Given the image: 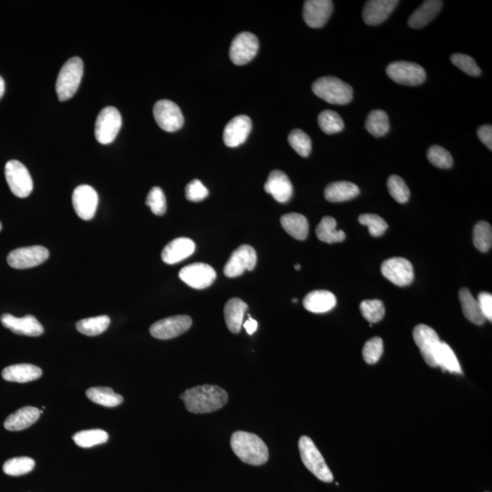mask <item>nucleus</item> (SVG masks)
Returning a JSON list of instances; mask_svg holds the SVG:
<instances>
[{
	"label": "nucleus",
	"instance_id": "obj_1",
	"mask_svg": "<svg viewBox=\"0 0 492 492\" xmlns=\"http://www.w3.org/2000/svg\"><path fill=\"white\" fill-rule=\"evenodd\" d=\"M180 398L189 412L194 414L215 412L228 401L227 391L213 385L194 386L182 393Z\"/></svg>",
	"mask_w": 492,
	"mask_h": 492
},
{
	"label": "nucleus",
	"instance_id": "obj_2",
	"mask_svg": "<svg viewBox=\"0 0 492 492\" xmlns=\"http://www.w3.org/2000/svg\"><path fill=\"white\" fill-rule=\"evenodd\" d=\"M231 447L243 462L252 466H261L269 458L267 446L261 439L246 431L234 432L231 437Z\"/></svg>",
	"mask_w": 492,
	"mask_h": 492
},
{
	"label": "nucleus",
	"instance_id": "obj_3",
	"mask_svg": "<svg viewBox=\"0 0 492 492\" xmlns=\"http://www.w3.org/2000/svg\"><path fill=\"white\" fill-rule=\"evenodd\" d=\"M312 91L330 104L346 105L353 100L352 87L336 77H322L315 80Z\"/></svg>",
	"mask_w": 492,
	"mask_h": 492
},
{
	"label": "nucleus",
	"instance_id": "obj_4",
	"mask_svg": "<svg viewBox=\"0 0 492 492\" xmlns=\"http://www.w3.org/2000/svg\"><path fill=\"white\" fill-rule=\"evenodd\" d=\"M83 76V61L78 57L71 58L61 68L56 82L58 100L68 101L78 91Z\"/></svg>",
	"mask_w": 492,
	"mask_h": 492
},
{
	"label": "nucleus",
	"instance_id": "obj_5",
	"mask_svg": "<svg viewBox=\"0 0 492 492\" xmlns=\"http://www.w3.org/2000/svg\"><path fill=\"white\" fill-rule=\"evenodd\" d=\"M298 448L300 456L306 469L314 474L321 481L330 484L334 481L333 473L328 468L323 456L308 436H302L299 439Z\"/></svg>",
	"mask_w": 492,
	"mask_h": 492
},
{
	"label": "nucleus",
	"instance_id": "obj_6",
	"mask_svg": "<svg viewBox=\"0 0 492 492\" xmlns=\"http://www.w3.org/2000/svg\"><path fill=\"white\" fill-rule=\"evenodd\" d=\"M120 111L114 107H106L99 113L95 123L96 140L101 144H110L115 140L122 128Z\"/></svg>",
	"mask_w": 492,
	"mask_h": 492
},
{
	"label": "nucleus",
	"instance_id": "obj_7",
	"mask_svg": "<svg viewBox=\"0 0 492 492\" xmlns=\"http://www.w3.org/2000/svg\"><path fill=\"white\" fill-rule=\"evenodd\" d=\"M5 176L9 189L15 196L26 198L33 191V181L29 170L23 163L16 160H9L6 164Z\"/></svg>",
	"mask_w": 492,
	"mask_h": 492
},
{
	"label": "nucleus",
	"instance_id": "obj_8",
	"mask_svg": "<svg viewBox=\"0 0 492 492\" xmlns=\"http://www.w3.org/2000/svg\"><path fill=\"white\" fill-rule=\"evenodd\" d=\"M389 78L401 85L422 84L427 78L425 70L420 65L408 61H396L386 67Z\"/></svg>",
	"mask_w": 492,
	"mask_h": 492
},
{
	"label": "nucleus",
	"instance_id": "obj_9",
	"mask_svg": "<svg viewBox=\"0 0 492 492\" xmlns=\"http://www.w3.org/2000/svg\"><path fill=\"white\" fill-rule=\"evenodd\" d=\"M153 116L160 128L168 132L178 131L184 123L180 108L175 102L168 100L156 102L153 107Z\"/></svg>",
	"mask_w": 492,
	"mask_h": 492
},
{
	"label": "nucleus",
	"instance_id": "obj_10",
	"mask_svg": "<svg viewBox=\"0 0 492 492\" xmlns=\"http://www.w3.org/2000/svg\"><path fill=\"white\" fill-rule=\"evenodd\" d=\"M259 49L258 37L251 32H241L232 42L230 47V58L235 65H246L249 63Z\"/></svg>",
	"mask_w": 492,
	"mask_h": 492
},
{
	"label": "nucleus",
	"instance_id": "obj_11",
	"mask_svg": "<svg viewBox=\"0 0 492 492\" xmlns=\"http://www.w3.org/2000/svg\"><path fill=\"white\" fill-rule=\"evenodd\" d=\"M49 258L47 248L42 246L23 247L8 253V264L15 269H29L43 264Z\"/></svg>",
	"mask_w": 492,
	"mask_h": 492
},
{
	"label": "nucleus",
	"instance_id": "obj_12",
	"mask_svg": "<svg viewBox=\"0 0 492 492\" xmlns=\"http://www.w3.org/2000/svg\"><path fill=\"white\" fill-rule=\"evenodd\" d=\"M258 262V255L253 247L243 244L232 253L227 265L225 266V275L227 277H237L244 271H252Z\"/></svg>",
	"mask_w": 492,
	"mask_h": 492
},
{
	"label": "nucleus",
	"instance_id": "obj_13",
	"mask_svg": "<svg viewBox=\"0 0 492 492\" xmlns=\"http://www.w3.org/2000/svg\"><path fill=\"white\" fill-rule=\"evenodd\" d=\"M413 337L426 363L429 367H437L435 355L441 343L437 332L427 324H419L414 328Z\"/></svg>",
	"mask_w": 492,
	"mask_h": 492
},
{
	"label": "nucleus",
	"instance_id": "obj_14",
	"mask_svg": "<svg viewBox=\"0 0 492 492\" xmlns=\"http://www.w3.org/2000/svg\"><path fill=\"white\" fill-rule=\"evenodd\" d=\"M193 320L188 315H175L151 324L150 333L157 339H172L187 332Z\"/></svg>",
	"mask_w": 492,
	"mask_h": 492
},
{
	"label": "nucleus",
	"instance_id": "obj_15",
	"mask_svg": "<svg viewBox=\"0 0 492 492\" xmlns=\"http://www.w3.org/2000/svg\"><path fill=\"white\" fill-rule=\"evenodd\" d=\"M179 277L191 289H204L212 286L216 279V272L211 265L196 263L184 266L179 273Z\"/></svg>",
	"mask_w": 492,
	"mask_h": 492
},
{
	"label": "nucleus",
	"instance_id": "obj_16",
	"mask_svg": "<svg viewBox=\"0 0 492 492\" xmlns=\"http://www.w3.org/2000/svg\"><path fill=\"white\" fill-rule=\"evenodd\" d=\"M381 272L386 279L398 286H407L414 281L413 265L408 260L395 258L386 260Z\"/></svg>",
	"mask_w": 492,
	"mask_h": 492
},
{
	"label": "nucleus",
	"instance_id": "obj_17",
	"mask_svg": "<svg viewBox=\"0 0 492 492\" xmlns=\"http://www.w3.org/2000/svg\"><path fill=\"white\" fill-rule=\"evenodd\" d=\"M99 203V196L94 188L82 184L77 187L72 194V204L77 215L89 221L94 217Z\"/></svg>",
	"mask_w": 492,
	"mask_h": 492
},
{
	"label": "nucleus",
	"instance_id": "obj_18",
	"mask_svg": "<svg viewBox=\"0 0 492 492\" xmlns=\"http://www.w3.org/2000/svg\"><path fill=\"white\" fill-rule=\"evenodd\" d=\"M333 8L330 0H308L303 9L305 23L313 29H320L329 20Z\"/></svg>",
	"mask_w": 492,
	"mask_h": 492
},
{
	"label": "nucleus",
	"instance_id": "obj_19",
	"mask_svg": "<svg viewBox=\"0 0 492 492\" xmlns=\"http://www.w3.org/2000/svg\"><path fill=\"white\" fill-rule=\"evenodd\" d=\"M1 323L16 335L39 336L44 333L42 324L32 315L16 317L11 314H4L1 317Z\"/></svg>",
	"mask_w": 492,
	"mask_h": 492
},
{
	"label": "nucleus",
	"instance_id": "obj_20",
	"mask_svg": "<svg viewBox=\"0 0 492 492\" xmlns=\"http://www.w3.org/2000/svg\"><path fill=\"white\" fill-rule=\"evenodd\" d=\"M252 131V120L246 115H239L232 119L225 126L224 141L228 147L234 148L243 144Z\"/></svg>",
	"mask_w": 492,
	"mask_h": 492
},
{
	"label": "nucleus",
	"instance_id": "obj_21",
	"mask_svg": "<svg viewBox=\"0 0 492 492\" xmlns=\"http://www.w3.org/2000/svg\"><path fill=\"white\" fill-rule=\"evenodd\" d=\"M265 190L279 203L289 202L293 196V185L289 176L279 170H275L269 175Z\"/></svg>",
	"mask_w": 492,
	"mask_h": 492
},
{
	"label": "nucleus",
	"instance_id": "obj_22",
	"mask_svg": "<svg viewBox=\"0 0 492 492\" xmlns=\"http://www.w3.org/2000/svg\"><path fill=\"white\" fill-rule=\"evenodd\" d=\"M398 0H370L363 9V20L370 26H376L386 20L394 11Z\"/></svg>",
	"mask_w": 492,
	"mask_h": 492
},
{
	"label": "nucleus",
	"instance_id": "obj_23",
	"mask_svg": "<svg viewBox=\"0 0 492 492\" xmlns=\"http://www.w3.org/2000/svg\"><path fill=\"white\" fill-rule=\"evenodd\" d=\"M196 251V244L187 237H179L170 242L162 252V259L167 265H175L184 261Z\"/></svg>",
	"mask_w": 492,
	"mask_h": 492
},
{
	"label": "nucleus",
	"instance_id": "obj_24",
	"mask_svg": "<svg viewBox=\"0 0 492 492\" xmlns=\"http://www.w3.org/2000/svg\"><path fill=\"white\" fill-rule=\"evenodd\" d=\"M40 410L35 407H24L9 415L4 427L9 431H20L32 427L39 419Z\"/></svg>",
	"mask_w": 492,
	"mask_h": 492
},
{
	"label": "nucleus",
	"instance_id": "obj_25",
	"mask_svg": "<svg viewBox=\"0 0 492 492\" xmlns=\"http://www.w3.org/2000/svg\"><path fill=\"white\" fill-rule=\"evenodd\" d=\"M303 303L306 310L315 314H323L335 308L336 298L329 291L317 290L306 295Z\"/></svg>",
	"mask_w": 492,
	"mask_h": 492
},
{
	"label": "nucleus",
	"instance_id": "obj_26",
	"mask_svg": "<svg viewBox=\"0 0 492 492\" xmlns=\"http://www.w3.org/2000/svg\"><path fill=\"white\" fill-rule=\"evenodd\" d=\"M42 376V368L32 364L13 365L2 371L3 379L9 382L27 383L39 379Z\"/></svg>",
	"mask_w": 492,
	"mask_h": 492
},
{
	"label": "nucleus",
	"instance_id": "obj_27",
	"mask_svg": "<svg viewBox=\"0 0 492 492\" xmlns=\"http://www.w3.org/2000/svg\"><path fill=\"white\" fill-rule=\"evenodd\" d=\"M442 6H443V2L439 1V0L424 1L422 5L416 9L408 18V26L416 30L425 27L430 21L434 20V18L441 11Z\"/></svg>",
	"mask_w": 492,
	"mask_h": 492
},
{
	"label": "nucleus",
	"instance_id": "obj_28",
	"mask_svg": "<svg viewBox=\"0 0 492 492\" xmlns=\"http://www.w3.org/2000/svg\"><path fill=\"white\" fill-rule=\"evenodd\" d=\"M360 194L358 185L351 182H332L324 189V197L331 203L346 202L358 197Z\"/></svg>",
	"mask_w": 492,
	"mask_h": 492
},
{
	"label": "nucleus",
	"instance_id": "obj_29",
	"mask_svg": "<svg viewBox=\"0 0 492 492\" xmlns=\"http://www.w3.org/2000/svg\"><path fill=\"white\" fill-rule=\"evenodd\" d=\"M247 308H248V305L246 303L239 298H232L225 305L224 309L225 323L232 333L238 334L240 332Z\"/></svg>",
	"mask_w": 492,
	"mask_h": 492
},
{
	"label": "nucleus",
	"instance_id": "obj_30",
	"mask_svg": "<svg viewBox=\"0 0 492 492\" xmlns=\"http://www.w3.org/2000/svg\"><path fill=\"white\" fill-rule=\"evenodd\" d=\"M282 227L284 231L296 240H305L308 238L309 225L308 219L300 213H287L282 216Z\"/></svg>",
	"mask_w": 492,
	"mask_h": 492
},
{
	"label": "nucleus",
	"instance_id": "obj_31",
	"mask_svg": "<svg viewBox=\"0 0 492 492\" xmlns=\"http://www.w3.org/2000/svg\"><path fill=\"white\" fill-rule=\"evenodd\" d=\"M459 297L463 314L467 320L478 326L484 324L486 318L479 308L478 300L474 298L469 290L463 287L460 291Z\"/></svg>",
	"mask_w": 492,
	"mask_h": 492
},
{
	"label": "nucleus",
	"instance_id": "obj_32",
	"mask_svg": "<svg viewBox=\"0 0 492 492\" xmlns=\"http://www.w3.org/2000/svg\"><path fill=\"white\" fill-rule=\"evenodd\" d=\"M337 222L336 219L331 216H324L317 225L315 234L321 242L327 244H335L343 242L346 238L344 231L337 230Z\"/></svg>",
	"mask_w": 492,
	"mask_h": 492
},
{
	"label": "nucleus",
	"instance_id": "obj_33",
	"mask_svg": "<svg viewBox=\"0 0 492 492\" xmlns=\"http://www.w3.org/2000/svg\"><path fill=\"white\" fill-rule=\"evenodd\" d=\"M87 398L94 403L106 408H115L123 403L122 396L117 394L113 389L106 386L92 388L86 391Z\"/></svg>",
	"mask_w": 492,
	"mask_h": 492
},
{
	"label": "nucleus",
	"instance_id": "obj_34",
	"mask_svg": "<svg viewBox=\"0 0 492 492\" xmlns=\"http://www.w3.org/2000/svg\"><path fill=\"white\" fill-rule=\"evenodd\" d=\"M435 360L437 367H441L444 371H448L450 373L462 374L460 362L458 360L456 355H455L453 348L447 343L441 341L437 352H436Z\"/></svg>",
	"mask_w": 492,
	"mask_h": 492
},
{
	"label": "nucleus",
	"instance_id": "obj_35",
	"mask_svg": "<svg viewBox=\"0 0 492 492\" xmlns=\"http://www.w3.org/2000/svg\"><path fill=\"white\" fill-rule=\"evenodd\" d=\"M367 131L375 137H382L389 132L391 125L388 114L381 110L372 111L367 118Z\"/></svg>",
	"mask_w": 492,
	"mask_h": 492
},
{
	"label": "nucleus",
	"instance_id": "obj_36",
	"mask_svg": "<svg viewBox=\"0 0 492 492\" xmlns=\"http://www.w3.org/2000/svg\"><path fill=\"white\" fill-rule=\"evenodd\" d=\"M111 324L110 317L108 315L85 318L80 320L76 324L77 330L83 335L95 336L105 332Z\"/></svg>",
	"mask_w": 492,
	"mask_h": 492
},
{
	"label": "nucleus",
	"instance_id": "obj_37",
	"mask_svg": "<svg viewBox=\"0 0 492 492\" xmlns=\"http://www.w3.org/2000/svg\"><path fill=\"white\" fill-rule=\"evenodd\" d=\"M72 439L79 447L88 448L106 443L109 439V434L102 429H89L76 433Z\"/></svg>",
	"mask_w": 492,
	"mask_h": 492
},
{
	"label": "nucleus",
	"instance_id": "obj_38",
	"mask_svg": "<svg viewBox=\"0 0 492 492\" xmlns=\"http://www.w3.org/2000/svg\"><path fill=\"white\" fill-rule=\"evenodd\" d=\"M35 468V461L29 457H17L6 461L3 472L8 476L27 474Z\"/></svg>",
	"mask_w": 492,
	"mask_h": 492
},
{
	"label": "nucleus",
	"instance_id": "obj_39",
	"mask_svg": "<svg viewBox=\"0 0 492 492\" xmlns=\"http://www.w3.org/2000/svg\"><path fill=\"white\" fill-rule=\"evenodd\" d=\"M318 125L327 134H335L344 130V122L341 116L336 111L327 110L318 115Z\"/></svg>",
	"mask_w": 492,
	"mask_h": 492
},
{
	"label": "nucleus",
	"instance_id": "obj_40",
	"mask_svg": "<svg viewBox=\"0 0 492 492\" xmlns=\"http://www.w3.org/2000/svg\"><path fill=\"white\" fill-rule=\"evenodd\" d=\"M473 244L482 253L488 252L491 248L492 229L488 222L481 221L475 225L473 229Z\"/></svg>",
	"mask_w": 492,
	"mask_h": 492
},
{
	"label": "nucleus",
	"instance_id": "obj_41",
	"mask_svg": "<svg viewBox=\"0 0 492 492\" xmlns=\"http://www.w3.org/2000/svg\"><path fill=\"white\" fill-rule=\"evenodd\" d=\"M360 311L370 324L381 321L386 313L384 303L379 299L365 300L360 304Z\"/></svg>",
	"mask_w": 492,
	"mask_h": 492
},
{
	"label": "nucleus",
	"instance_id": "obj_42",
	"mask_svg": "<svg viewBox=\"0 0 492 492\" xmlns=\"http://www.w3.org/2000/svg\"><path fill=\"white\" fill-rule=\"evenodd\" d=\"M290 146L302 157H308L312 151V141L310 137L301 130L296 129L289 135Z\"/></svg>",
	"mask_w": 492,
	"mask_h": 492
},
{
	"label": "nucleus",
	"instance_id": "obj_43",
	"mask_svg": "<svg viewBox=\"0 0 492 492\" xmlns=\"http://www.w3.org/2000/svg\"><path fill=\"white\" fill-rule=\"evenodd\" d=\"M391 196L399 203H406L410 197V191L406 182L398 175H391L388 180Z\"/></svg>",
	"mask_w": 492,
	"mask_h": 492
},
{
	"label": "nucleus",
	"instance_id": "obj_44",
	"mask_svg": "<svg viewBox=\"0 0 492 492\" xmlns=\"http://www.w3.org/2000/svg\"><path fill=\"white\" fill-rule=\"evenodd\" d=\"M428 159L430 163L441 169H450L453 165L451 154L443 147L433 145L428 151Z\"/></svg>",
	"mask_w": 492,
	"mask_h": 492
},
{
	"label": "nucleus",
	"instance_id": "obj_45",
	"mask_svg": "<svg viewBox=\"0 0 492 492\" xmlns=\"http://www.w3.org/2000/svg\"><path fill=\"white\" fill-rule=\"evenodd\" d=\"M358 221H360L362 225H366V227H368L370 234L372 235L373 237L382 236L389 227L385 220L380 217L379 215H372V213L361 215L360 217H358Z\"/></svg>",
	"mask_w": 492,
	"mask_h": 492
},
{
	"label": "nucleus",
	"instance_id": "obj_46",
	"mask_svg": "<svg viewBox=\"0 0 492 492\" xmlns=\"http://www.w3.org/2000/svg\"><path fill=\"white\" fill-rule=\"evenodd\" d=\"M383 340L380 337H373L368 340L363 348V358L368 365L376 364L383 354Z\"/></svg>",
	"mask_w": 492,
	"mask_h": 492
},
{
	"label": "nucleus",
	"instance_id": "obj_47",
	"mask_svg": "<svg viewBox=\"0 0 492 492\" xmlns=\"http://www.w3.org/2000/svg\"><path fill=\"white\" fill-rule=\"evenodd\" d=\"M450 61L455 66L459 68L460 70L469 76L476 77L481 74V70L479 69L476 61L468 55L455 53L451 56Z\"/></svg>",
	"mask_w": 492,
	"mask_h": 492
},
{
	"label": "nucleus",
	"instance_id": "obj_48",
	"mask_svg": "<svg viewBox=\"0 0 492 492\" xmlns=\"http://www.w3.org/2000/svg\"><path fill=\"white\" fill-rule=\"evenodd\" d=\"M146 204L156 215H163L166 212V198L162 189L153 187L149 193Z\"/></svg>",
	"mask_w": 492,
	"mask_h": 492
},
{
	"label": "nucleus",
	"instance_id": "obj_49",
	"mask_svg": "<svg viewBox=\"0 0 492 492\" xmlns=\"http://www.w3.org/2000/svg\"><path fill=\"white\" fill-rule=\"evenodd\" d=\"M208 196V190L198 179H194L185 188V197L191 202H201Z\"/></svg>",
	"mask_w": 492,
	"mask_h": 492
},
{
	"label": "nucleus",
	"instance_id": "obj_50",
	"mask_svg": "<svg viewBox=\"0 0 492 492\" xmlns=\"http://www.w3.org/2000/svg\"><path fill=\"white\" fill-rule=\"evenodd\" d=\"M479 308L486 320L492 321V296L487 292L479 293L478 297Z\"/></svg>",
	"mask_w": 492,
	"mask_h": 492
},
{
	"label": "nucleus",
	"instance_id": "obj_51",
	"mask_svg": "<svg viewBox=\"0 0 492 492\" xmlns=\"http://www.w3.org/2000/svg\"><path fill=\"white\" fill-rule=\"evenodd\" d=\"M478 136L479 140L491 151L492 149V126L484 125L479 127L478 130Z\"/></svg>",
	"mask_w": 492,
	"mask_h": 492
},
{
	"label": "nucleus",
	"instance_id": "obj_52",
	"mask_svg": "<svg viewBox=\"0 0 492 492\" xmlns=\"http://www.w3.org/2000/svg\"><path fill=\"white\" fill-rule=\"evenodd\" d=\"M243 327H244V329L246 330V332L248 333V335L251 336L256 332V329H258V324L256 320H253V318L251 317V315H248V320L244 322Z\"/></svg>",
	"mask_w": 492,
	"mask_h": 492
},
{
	"label": "nucleus",
	"instance_id": "obj_53",
	"mask_svg": "<svg viewBox=\"0 0 492 492\" xmlns=\"http://www.w3.org/2000/svg\"><path fill=\"white\" fill-rule=\"evenodd\" d=\"M5 94V82L4 80H3L2 77L0 76V100H1V98L3 97V95Z\"/></svg>",
	"mask_w": 492,
	"mask_h": 492
},
{
	"label": "nucleus",
	"instance_id": "obj_54",
	"mask_svg": "<svg viewBox=\"0 0 492 492\" xmlns=\"http://www.w3.org/2000/svg\"><path fill=\"white\" fill-rule=\"evenodd\" d=\"M295 269H296V270H300V269H301V265H295Z\"/></svg>",
	"mask_w": 492,
	"mask_h": 492
},
{
	"label": "nucleus",
	"instance_id": "obj_55",
	"mask_svg": "<svg viewBox=\"0 0 492 492\" xmlns=\"http://www.w3.org/2000/svg\"><path fill=\"white\" fill-rule=\"evenodd\" d=\"M292 301H293L294 303H296L297 301H298V300H297L296 298H294V299L292 300Z\"/></svg>",
	"mask_w": 492,
	"mask_h": 492
},
{
	"label": "nucleus",
	"instance_id": "obj_56",
	"mask_svg": "<svg viewBox=\"0 0 492 492\" xmlns=\"http://www.w3.org/2000/svg\"><path fill=\"white\" fill-rule=\"evenodd\" d=\"M1 229H2V225H1V222H0V231H1Z\"/></svg>",
	"mask_w": 492,
	"mask_h": 492
}]
</instances>
